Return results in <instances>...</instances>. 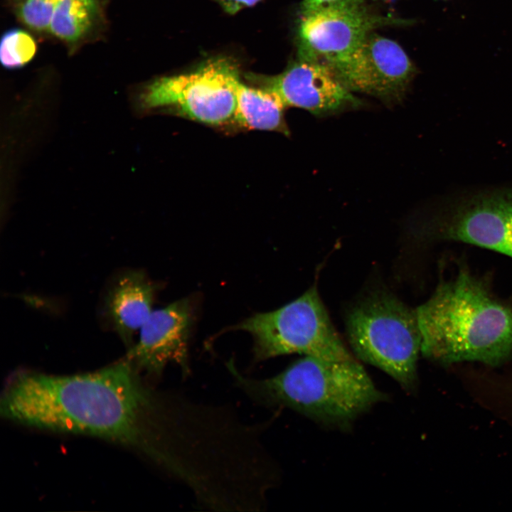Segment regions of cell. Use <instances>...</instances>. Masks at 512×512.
Listing matches in <instances>:
<instances>
[{"label":"cell","instance_id":"obj_3","mask_svg":"<svg viewBox=\"0 0 512 512\" xmlns=\"http://www.w3.org/2000/svg\"><path fill=\"white\" fill-rule=\"evenodd\" d=\"M228 368L235 384L255 402L287 407L329 426L348 427L387 399L355 358L304 356L277 375L262 379L244 376L233 361Z\"/></svg>","mask_w":512,"mask_h":512},{"label":"cell","instance_id":"obj_7","mask_svg":"<svg viewBox=\"0 0 512 512\" xmlns=\"http://www.w3.org/2000/svg\"><path fill=\"white\" fill-rule=\"evenodd\" d=\"M240 81L232 60L215 58L191 73L155 80L143 89L139 103L143 110L166 107L200 123L221 125L233 119Z\"/></svg>","mask_w":512,"mask_h":512},{"label":"cell","instance_id":"obj_16","mask_svg":"<svg viewBox=\"0 0 512 512\" xmlns=\"http://www.w3.org/2000/svg\"><path fill=\"white\" fill-rule=\"evenodd\" d=\"M59 0H22L16 12L18 18L29 28L49 31L50 23Z\"/></svg>","mask_w":512,"mask_h":512},{"label":"cell","instance_id":"obj_12","mask_svg":"<svg viewBox=\"0 0 512 512\" xmlns=\"http://www.w3.org/2000/svg\"><path fill=\"white\" fill-rule=\"evenodd\" d=\"M154 284L139 270L121 274L105 299V312L114 330L127 345L132 343L152 312Z\"/></svg>","mask_w":512,"mask_h":512},{"label":"cell","instance_id":"obj_13","mask_svg":"<svg viewBox=\"0 0 512 512\" xmlns=\"http://www.w3.org/2000/svg\"><path fill=\"white\" fill-rule=\"evenodd\" d=\"M287 108L273 91L262 87H250L239 82L236 90V107L233 121L249 129L276 131L289 135L284 119Z\"/></svg>","mask_w":512,"mask_h":512},{"label":"cell","instance_id":"obj_8","mask_svg":"<svg viewBox=\"0 0 512 512\" xmlns=\"http://www.w3.org/2000/svg\"><path fill=\"white\" fill-rule=\"evenodd\" d=\"M405 23L371 11L364 0H334L302 14L300 57L331 67L348 58L379 27Z\"/></svg>","mask_w":512,"mask_h":512},{"label":"cell","instance_id":"obj_1","mask_svg":"<svg viewBox=\"0 0 512 512\" xmlns=\"http://www.w3.org/2000/svg\"><path fill=\"white\" fill-rule=\"evenodd\" d=\"M0 415L27 427L124 445L174 478L193 462L204 435L199 405L155 390L127 357L75 375L18 371L2 391Z\"/></svg>","mask_w":512,"mask_h":512},{"label":"cell","instance_id":"obj_9","mask_svg":"<svg viewBox=\"0 0 512 512\" xmlns=\"http://www.w3.org/2000/svg\"><path fill=\"white\" fill-rule=\"evenodd\" d=\"M329 68L351 92L374 97L386 105L402 100L415 73L403 48L374 32L348 58Z\"/></svg>","mask_w":512,"mask_h":512},{"label":"cell","instance_id":"obj_14","mask_svg":"<svg viewBox=\"0 0 512 512\" xmlns=\"http://www.w3.org/2000/svg\"><path fill=\"white\" fill-rule=\"evenodd\" d=\"M98 13V0H59L49 32L62 41L75 43L89 33Z\"/></svg>","mask_w":512,"mask_h":512},{"label":"cell","instance_id":"obj_15","mask_svg":"<svg viewBox=\"0 0 512 512\" xmlns=\"http://www.w3.org/2000/svg\"><path fill=\"white\" fill-rule=\"evenodd\" d=\"M36 52V42L25 31L11 29L1 37L0 60L6 68L14 69L24 66L33 59Z\"/></svg>","mask_w":512,"mask_h":512},{"label":"cell","instance_id":"obj_2","mask_svg":"<svg viewBox=\"0 0 512 512\" xmlns=\"http://www.w3.org/2000/svg\"><path fill=\"white\" fill-rule=\"evenodd\" d=\"M415 310L426 358L442 365L478 361L492 366L512 358V305L465 265L440 279Z\"/></svg>","mask_w":512,"mask_h":512},{"label":"cell","instance_id":"obj_6","mask_svg":"<svg viewBox=\"0 0 512 512\" xmlns=\"http://www.w3.org/2000/svg\"><path fill=\"white\" fill-rule=\"evenodd\" d=\"M235 328L252 336L256 361L292 353L329 361L354 358L334 326L316 286L283 306L255 314Z\"/></svg>","mask_w":512,"mask_h":512},{"label":"cell","instance_id":"obj_10","mask_svg":"<svg viewBox=\"0 0 512 512\" xmlns=\"http://www.w3.org/2000/svg\"><path fill=\"white\" fill-rule=\"evenodd\" d=\"M254 80L275 92L287 108H300L319 118L363 105L327 65L302 57L279 75Z\"/></svg>","mask_w":512,"mask_h":512},{"label":"cell","instance_id":"obj_18","mask_svg":"<svg viewBox=\"0 0 512 512\" xmlns=\"http://www.w3.org/2000/svg\"><path fill=\"white\" fill-rule=\"evenodd\" d=\"M334 0H303L302 3V14L306 13L322 4L329 2ZM379 1H388V0H379Z\"/></svg>","mask_w":512,"mask_h":512},{"label":"cell","instance_id":"obj_17","mask_svg":"<svg viewBox=\"0 0 512 512\" xmlns=\"http://www.w3.org/2000/svg\"><path fill=\"white\" fill-rule=\"evenodd\" d=\"M228 13L234 14L238 11L257 4L260 0H215Z\"/></svg>","mask_w":512,"mask_h":512},{"label":"cell","instance_id":"obj_5","mask_svg":"<svg viewBox=\"0 0 512 512\" xmlns=\"http://www.w3.org/2000/svg\"><path fill=\"white\" fill-rule=\"evenodd\" d=\"M414 228L425 243H465L512 258V184L444 196L423 210Z\"/></svg>","mask_w":512,"mask_h":512},{"label":"cell","instance_id":"obj_4","mask_svg":"<svg viewBox=\"0 0 512 512\" xmlns=\"http://www.w3.org/2000/svg\"><path fill=\"white\" fill-rule=\"evenodd\" d=\"M346 330L358 358L384 371L404 390L415 388L422 346L415 309L391 292L377 290L351 308Z\"/></svg>","mask_w":512,"mask_h":512},{"label":"cell","instance_id":"obj_11","mask_svg":"<svg viewBox=\"0 0 512 512\" xmlns=\"http://www.w3.org/2000/svg\"><path fill=\"white\" fill-rule=\"evenodd\" d=\"M193 319V306L188 299L152 311L139 330V341L127 357L139 370L152 377H159L171 362L178 364L183 375H187Z\"/></svg>","mask_w":512,"mask_h":512},{"label":"cell","instance_id":"obj_19","mask_svg":"<svg viewBox=\"0 0 512 512\" xmlns=\"http://www.w3.org/2000/svg\"><path fill=\"white\" fill-rule=\"evenodd\" d=\"M18 1H22V0H18Z\"/></svg>","mask_w":512,"mask_h":512}]
</instances>
